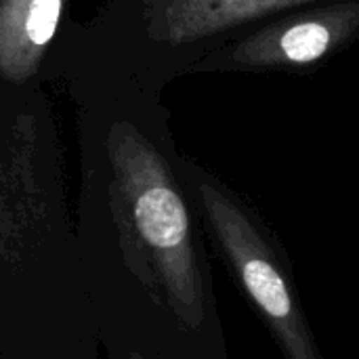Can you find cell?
<instances>
[{"label":"cell","mask_w":359,"mask_h":359,"mask_svg":"<svg viewBox=\"0 0 359 359\" xmlns=\"http://www.w3.org/2000/svg\"><path fill=\"white\" fill-rule=\"evenodd\" d=\"M133 359H143V358H141V355H137V353H135V355H133Z\"/></svg>","instance_id":"obj_6"},{"label":"cell","mask_w":359,"mask_h":359,"mask_svg":"<svg viewBox=\"0 0 359 359\" xmlns=\"http://www.w3.org/2000/svg\"><path fill=\"white\" fill-rule=\"evenodd\" d=\"M206 217L231 261L242 286L276 334L288 359H322L305 322L292 286L276 255L244 215V210L217 187L200 185Z\"/></svg>","instance_id":"obj_3"},{"label":"cell","mask_w":359,"mask_h":359,"mask_svg":"<svg viewBox=\"0 0 359 359\" xmlns=\"http://www.w3.org/2000/svg\"><path fill=\"white\" fill-rule=\"evenodd\" d=\"M67 0H0V82L25 84L59 34Z\"/></svg>","instance_id":"obj_5"},{"label":"cell","mask_w":359,"mask_h":359,"mask_svg":"<svg viewBox=\"0 0 359 359\" xmlns=\"http://www.w3.org/2000/svg\"><path fill=\"white\" fill-rule=\"evenodd\" d=\"M114 181L122 191L137 233L170 294L179 318L198 328L204 320L202 280L191 246L185 202L156 143L133 122L118 116L105 133Z\"/></svg>","instance_id":"obj_1"},{"label":"cell","mask_w":359,"mask_h":359,"mask_svg":"<svg viewBox=\"0 0 359 359\" xmlns=\"http://www.w3.org/2000/svg\"><path fill=\"white\" fill-rule=\"evenodd\" d=\"M303 2L309 0H120L88 34L101 40L105 50H120L118 63L126 57L137 63L151 48L196 46Z\"/></svg>","instance_id":"obj_2"},{"label":"cell","mask_w":359,"mask_h":359,"mask_svg":"<svg viewBox=\"0 0 359 359\" xmlns=\"http://www.w3.org/2000/svg\"><path fill=\"white\" fill-rule=\"evenodd\" d=\"M359 29V0L282 17L240 40L229 63L246 67L311 65Z\"/></svg>","instance_id":"obj_4"}]
</instances>
